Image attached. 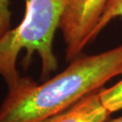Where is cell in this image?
<instances>
[{
  "instance_id": "3957f363",
  "label": "cell",
  "mask_w": 122,
  "mask_h": 122,
  "mask_svg": "<svg viewBox=\"0 0 122 122\" xmlns=\"http://www.w3.org/2000/svg\"><path fill=\"white\" fill-rule=\"evenodd\" d=\"M110 0H68L59 29L69 61L77 58L88 45L89 37Z\"/></svg>"
},
{
  "instance_id": "5b68a950",
  "label": "cell",
  "mask_w": 122,
  "mask_h": 122,
  "mask_svg": "<svg viewBox=\"0 0 122 122\" xmlns=\"http://www.w3.org/2000/svg\"><path fill=\"white\" fill-rule=\"evenodd\" d=\"M121 16H122V0H110L98 22L91 33L89 42L95 40L111 21Z\"/></svg>"
},
{
  "instance_id": "7a4b0ae2",
  "label": "cell",
  "mask_w": 122,
  "mask_h": 122,
  "mask_svg": "<svg viewBox=\"0 0 122 122\" xmlns=\"http://www.w3.org/2000/svg\"><path fill=\"white\" fill-rule=\"evenodd\" d=\"M68 0H25L24 17L20 23L0 37V75L12 90L20 78L16 67L22 50L26 52L25 65L37 53L41 59V75L44 79L58 68L53 42Z\"/></svg>"
},
{
  "instance_id": "ba28073f",
  "label": "cell",
  "mask_w": 122,
  "mask_h": 122,
  "mask_svg": "<svg viewBox=\"0 0 122 122\" xmlns=\"http://www.w3.org/2000/svg\"><path fill=\"white\" fill-rule=\"evenodd\" d=\"M109 122H122V116H119V117H117V118L113 119V120L110 121Z\"/></svg>"
},
{
  "instance_id": "277c9868",
  "label": "cell",
  "mask_w": 122,
  "mask_h": 122,
  "mask_svg": "<svg viewBox=\"0 0 122 122\" xmlns=\"http://www.w3.org/2000/svg\"><path fill=\"white\" fill-rule=\"evenodd\" d=\"M111 113L102 102L98 90L42 122H105Z\"/></svg>"
},
{
  "instance_id": "52a82bcc",
  "label": "cell",
  "mask_w": 122,
  "mask_h": 122,
  "mask_svg": "<svg viewBox=\"0 0 122 122\" xmlns=\"http://www.w3.org/2000/svg\"><path fill=\"white\" fill-rule=\"evenodd\" d=\"M10 0H0V37L10 29Z\"/></svg>"
},
{
  "instance_id": "8992f818",
  "label": "cell",
  "mask_w": 122,
  "mask_h": 122,
  "mask_svg": "<svg viewBox=\"0 0 122 122\" xmlns=\"http://www.w3.org/2000/svg\"><path fill=\"white\" fill-rule=\"evenodd\" d=\"M99 95L105 107L111 113L122 109V79L107 89H100Z\"/></svg>"
},
{
  "instance_id": "6da1fadb",
  "label": "cell",
  "mask_w": 122,
  "mask_h": 122,
  "mask_svg": "<svg viewBox=\"0 0 122 122\" xmlns=\"http://www.w3.org/2000/svg\"><path fill=\"white\" fill-rule=\"evenodd\" d=\"M122 75V45L77 57L61 73L38 84L20 78L0 107V122H42Z\"/></svg>"
}]
</instances>
